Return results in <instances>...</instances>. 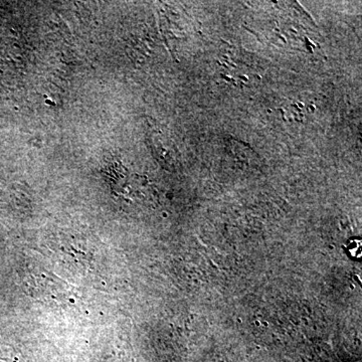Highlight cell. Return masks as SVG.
<instances>
[{"label":"cell","mask_w":362,"mask_h":362,"mask_svg":"<svg viewBox=\"0 0 362 362\" xmlns=\"http://www.w3.org/2000/svg\"><path fill=\"white\" fill-rule=\"evenodd\" d=\"M18 357H11V356H0V362H18Z\"/></svg>","instance_id":"6da1fadb"}]
</instances>
